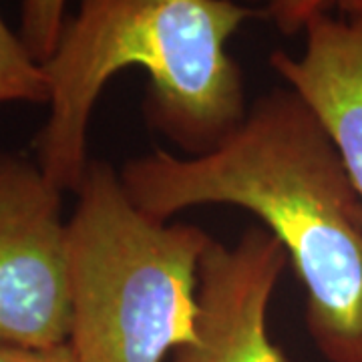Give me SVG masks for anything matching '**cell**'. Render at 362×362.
I'll list each match as a JSON object with an SVG mask.
<instances>
[{
    "instance_id": "obj_1",
    "label": "cell",
    "mask_w": 362,
    "mask_h": 362,
    "mask_svg": "<svg viewBox=\"0 0 362 362\" xmlns=\"http://www.w3.org/2000/svg\"><path fill=\"white\" fill-rule=\"evenodd\" d=\"M119 175L133 204L157 220L197 206L254 214L304 286L314 346L328 362H362V197L296 90L264 93L207 153L156 149L129 159Z\"/></svg>"
},
{
    "instance_id": "obj_2",
    "label": "cell",
    "mask_w": 362,
    "mask_h": 362,
    "mask_svg": "<svg viewBox=\"0 0 362 362\" xmlns=\"http://www.w3.org/2000/svg\"><path fill=\"white\" fill-rule=\"evenodd\" d=\"M256 14L235 0H78L40 63L49 117L37 163L47 180L77 194L93 109L109 78L135 65L149 77L145 113L157 129L195 156L218 147L247 113L244 73L228 42Z\"/></svg>"
},
{
    "instance_id": "obj_3",
    "label": "cell",
    "mask_w": 362,
    "mask_h": 362,
    "mask_svg": "<svg viewBox=\"0 0 362 362\" xmlns=\"http://www.w3.org/2000/svg\"><path fill=\"white\" fill-rule=\"evenodd\" d=\"M66 230L78 361L163 362L197 337L209 233L145 214L107 161H89Z\"/></svg>"
},
{
    "instance_id": "obj_4",
    "label": "cell",
    "mask_w": 362,
    "mask_h": 362,
    "mask_svg": "<svg viewBox=\"0 0 362 362\" xmlns=\"http://www.w3.org/2000/svg\"><path fill=\"white\" fill-rule=\"evenodd\" d=\"M61 195L37 161L0 156V344L69 342V230Z\"/></svg>"
},
{
    "instance_id": "obj_5",
    "label": "cell",
    "mask_w": 362,
    "mask_h": 362,
    "mask_svg": "<svg viewBox=\"0 0 362 362\" xmlns=\"http://www.w3.org/2000/svg\"><path fill=\"white\" fill-rule=\"evenodd\" d=\"M286 266L284 246L262 226L232 246L214 240L199 270L197 337L171 362H290L268 332L270 302Z\"/></svg>"
},
{
    "instance_id": "obj_6",
    "label": "cell",
    "mask_w": 362,
    "mask_h": 362,
    "mask_svg": "<svg viewBox=\"0 0 362 362\" xmlns=\"http://www.w3.org/2000/svg\"><path fill=\"white\" fill-rule=\"evenodd\" d=\"M304 33L300 57L276 51L270 65L322 121L362 197V13L322 14Z\"/></svg>"
},
{
    "instance_id": "obj_7",
    "label": "cell",
    "mask_w": 362,
    "mask_h": 362,
    "mask_svg": "<svg viewBox=\"0 0 362 362\" xmlns=\"http://www.w3.org/2000/svg\"><path fill=\"white\" fill-rule=\"evenodd\" d=\"M49 103V83L42 65L25 40L0 14V105Z\"/></svg>"
},
{
    "instance_id": "obj_8",
    "label": "cell",
    "mask_w": 362,
    "mask_h": 362,
    "mask_svg": "<svg viewBox=\"0 0 362 362\" xmlns=\"http://www.w3.org/2000/svg\"><path fill=\"white\" fill-rule=\"evenodd\" d=\"M69 0H21V28L30 54L45 63L54 51L66 21Z\"/></svg>"
},
{
    "instance_id": "obj_9",
    "label": "cell",
    "mask_w": 362,
    "mask_h": 362,
    "mask_svg": "<svg viewBox=\"0 0 362 362\" xmlns=\"http://www.w3.org/2000/svg\"><path fill=\"white\" fill-rule=\"evenodd\" d=\"M342 0H268L264 14L284 37H294L306 30L314 18L330 14Z\"/></svg>"
},
{
    "instance_id": "obj_10",
    "label": "cell",
    "mask_w": 362,
    "mask_h": 362,
    "mask_svg": "<svg viewBox=\"0 0 362 362\" xmlns=\"http://www.w3.org/2000/svg\"><path fill=\"white\" fill-rule=\"evenodd\" d=\"M0 362H81L73 346L57 344L45 349H28V346H11L0 344Z\"/></svg>"
},
{
    "instance_id": "obj_11",
    "label": "cell",
    "mask_w": 362,
    "mask_h": 362,
    "mask_svg": "<svg viewBox=\"0 0 362 362\" xmlns=\"http://www.w3.org/2000/svg\"><path fill=\"white\" fill-rule=\"evenodd\" d=\"M338 8L344 14L362 13V0H342V4Z\"/></svg>"
},
{
    "instance_id": "obj_12",
    "label": "cell",
    "mask_w": 362,
    "mask_h": 362,
    "mask_svg": "<svg viewBox=\"0 0 362 362\" xmlns=\"http://www.w3.org/2000/svg\"><path fill=\"white\" fill-rule=\"evenodd\" d=\"M247 2H258V0H247Z\"/></svg>"
}]
</instances>
